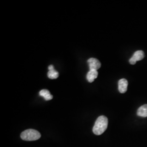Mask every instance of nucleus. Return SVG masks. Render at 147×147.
<instances>
[{"label": "nucleus", "mask_w": 147, "mask_h": 147, "mask_svg": "<svg viewBox=\"0 0 147 147\" xmlns=\"http://www.w3.org/2000/svg\"><path fill=\"white\" fill-rule=\"evenodd\" d=\"M47 76L50 79H57L59 76V73L55 69H53L49 71V72L47 73Z\"/></svg>", "instance_id": "nucleus-9"}, {"label": "nucleus", "mask_w": 147, "mask_h": 147, "mask_svg": "<svg viewBox=\"0 0 147 147\" xmlns=\"http://www.w3.org/2000/svg\"><path fill=\"white\" fill-rule=\"evenodd\" d=\"M48 69H49V70H53V69H55V68H54V67H53V65H49V67H48Z\"/></svg>", "instance_id": "nucleus-10"}, {"label": "nucleus", "mask_w": 147, "mask_h": 147, "mask_svg": "<svg viewBox=\"0 0 147 147\" xmlns=\"http://www.w3.org/2000/svg\"><path fill=\"white\" fill-rule=\"evenodd\" d=\"M87 63L89 65V70H98L101 67V63L96 58H89L87 61Z\"/></svg>", "instance_id": "nucleus-4"}, {"label": "nucleus", "mask_w": 147, "mask_h": 147, "mask_svg": "<svg viewBox=\"0 0 147 147\" xmlns=\"http://www.w3.org/2000/svg\"><path fill=\"white\" fill-rule=\"evenodd\" d=\"M144 57V52L141 50H138L134 53L132 57L129 60V62L132 65H134L136 64L137 61L142 60Z\"/></svg>", "instance_id": "nucleus-3"}, {"label": "nucleus", "mask_w": 147, "mask_h": 147, "mask_svg": "<svg viewBox=\"0 0 147 147\" xmlns=\"http://www.w3.org/2000/svg\"><path fill=\"white\" fill-rule=\"evenodd\" d=\"M137 115L142 117H147V104L141 106L137 110Z\"/></svg>", "instance_id": "nucleus-8"}, {"label": "nucleus", "mask_w": 147, "mask_h": 147, "mask_svg": "<svg viewBox=\"0 0 147 147\" xmlns=\"http://www.w3.org/2000/svg\"><path fill=\"white\" fill-rule=\"evenodd\" d=\"M39 95L42 96L47 101L53 99V96L47 89H42L39 92Z\"/></svg>", "instance_id": "nucleus-7"}, {"label": "nucleus", "mask_w": 147, "mask_h": 147, "mask_svg": "<svg viewBox=\"0 0 147 147\" xmlns=\"http://www.w3.org/2000/svg\"><path fill=\"white\" fill-rule=\"evenodd\" d=\"M20 137L24 141H32L39 140L41 137V134L36 130L27 129L21 133Z\"/></svg>", "instance_id": "nucleus-2"}, {"label": "nucleus", "mask_w": 147, "mask_h": 147, "mask_svg": "<svg viewBox=\"0 0 147 147\" xmlns=\"http://www.w3.org/2000/svg\"><path fill=\"white\" fill-rule=\"evenodd\" d=\"M98 76V72L97 70H89V71L87 74V79L89 82H93L95 79L97 78Z\"/></svg>", "instance_id": "nucleus-6"}, {"label": "nucleus", "mask_w": 147, "mask_h": 147, "mask_svg": "<svg viewBox=\"0 0 147 147\" xmlns=\"http://www.w3.org/2000/svg\"><path fill=\"white\" fill-rule=\"evenodd\" d=\"M108 126V119L106 117L101 116L95 121L93 132L96 135H100L106 131Z\"/></svg>", "instance_id": "nucleus-1"}, {"label": "nucleus", "mask_w": 147, "mask_h": 147, "mask_svg": "<svg viewBox=\"0 0 147 147\" xmlns=\"http://www.w3.org/2000/svg\"><path fill=\"white\" fill-rule=\"evenodd\" d=\"M128 82L126 79H121L118 82V90L121 93H125L127 89Z\"/></svg>", "instance_id": "nucleus-5"}]
</instances>
